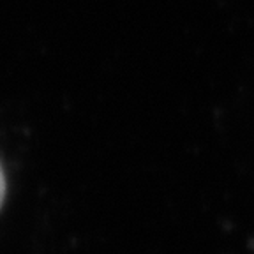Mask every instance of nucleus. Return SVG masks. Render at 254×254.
<instances>
[{
  "mask_svg": "<svg viewBox=\"0 0 254 254\" xmlns=\"http://www.w3.org/2000/svg\"><path fill=\"white\" fill-rule=\"evenodd\" d=\"M4 194H5V180H4V173L0 170V205L4 201Z\"/></svg>",
  "mask_w": 254,
  "mask_h": 254,
  "instance_id": "obj_1",
  "label": "nucleus"
}]
</instances>
